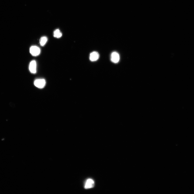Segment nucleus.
<instances>
[{
	"label": "nucleus",
	"instance_id": "f257e3e1",
	"mask_svg": "<svg viewBox=\"0 0 194 194\" xmlns=\"http://www.w3.org/2000/svg\"><path fill=\"white\" fill-rule=\"evenodd\" d=\"M34 83L35 86L37 88H42L46 85V81L44 79H38L34 81Z\"/></svg>",
	"mask_w": 194,
	"mask_h": 194
},
{
	"label": "nucleus",
	"instance_id": "f03ea898",
	"mask_svg": "<svg viewBox=\"0 0 194 194\" xmlns=\"http://www.w3.org/2000/svg\"><path fill=\"white\" fill-rule=\"evenodd\" d=\"M30 52L33 56L36 57L39 55L40 53V49L38 47L36 46H32L29 49Z\"/></svg>",
	"mask_w": 194,
	"mask_h": 194
},
{
	"label": "nucleus",
	"instance_id": "7ed1b4c3",
	"mask_svg": "<svg viewBox=\"0 0 194 194\" xmlns=\"http://www.w3.org/2000/svg\"><path fill=\"white\" fill-rule=\"evenodd\" d=\"M30 72L32 74H35L37 72V63L35 60H33L30 62L29 66Z\"/></svg>",
	"mask_w": 194,
	"mask_h": 194
},
{
	"label": "nucleus",
	"instance_id": "20e7f679",
	"mask_svg": "<svg viewBox=\"0 0 194 194\" xmlns=\"http://www.w3.org/2000/svg\"><path fill=\"white\" fill-rule=\"evenodd\" d=\"M111 59L112 62L113 63H118L120 59V57L118 53L116 52L112 53L111 55Z\"/></svg>",
	"mask_w": 194,
	"mask_h": 194
},
{
	"label": "nucleus",
	"instance_id": "39448f33",
	"mask_svg": "<svg viewBox=\"0 0 194 194\" xmlns=\"http://www.w3.org/2000/svg\"><path fill=\"white\" fill-rule=\"evenodd\" d=\"M95 185L94 181L91 179H88L86 181L85 183V188L86 189H89L94 187Z\"/></svg>",
	"mask_w": 194,
	"mask_h": 194
},
{
	"label": "nucleus",
	"instance_id": "423d86ee",
	"mask_svg": "<svg viewBox=\"0 0 194 194\" xmlns=\"http://www.w3.org/2000/svg\"><path fill=\"white\" fill-rule=\"evenodd\" d=\"M99 58V53L97 52H93L90 53V59L92 62H94L97 60Z\"/></svg>",
	"mask_w": 194,
	"mask_h": 194
},
{
	"label": "nucleus",
	"instance_id": "0eeeda50",
	"mask_svg": "<svg viewBox=\"0 0 194 194\" xmlns=\"http://www.w3.org/2000/svg\"><path fill=\"white\" fill-rule=\"evenodd\" d=\"M62 34L60 30L58 29L55 30L53 32L54 37L57 38H59L62 37Z\"/></svg>",
	"mask_w": 194,
	"mask_h": 194
},
{
	"label": "nucleus",
	"instance_id": "6e6552de",
	"mask_svg": "<svg viewBox=\"0 0 194 194\" xmlns=\"http://www.w3.org/2000/svg\"><path fill=\"white\" fill-rule=\"evenodd\" d=\"M48 40V38L46 37L41 38L39 40L40 44L41 46L43 47L46 44Z\"/></svg>",
	"mask_w": 194,
	"mask_h": 194
}]
</instances>
